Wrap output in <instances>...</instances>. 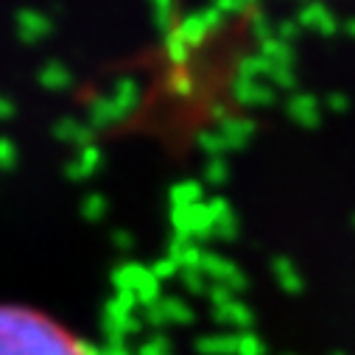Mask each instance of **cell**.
<instances>
[{
    "instance_id": "obj_1",
    "label": "cell",
    "mask_w": 355,
    "mask_h": 355,
    "mask_svg": "<svg viewBox=\"0 0 355 355\" xmlns=\"http://www.w3.org/2000/svg\"><path fill=\"white\" fill-rule=\"evenodd\" d=\"M0 355H93L73 330L28 305L0 302Z\"/></svg>"
}]
</instances>
